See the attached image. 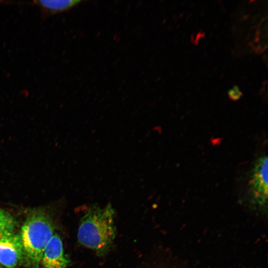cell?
<instances>
[{
	"mask_svg": "<svg viewBox=\"0 0 268 268\" xmlns=\"http://www.w3.org/2000/svg\"><path fill=\"white\" fill-rule=\"evenodd\" d=\"M115 210L110 203L103 208L89 207L81 218L77 237L83 246L93 250L97 255L107 254L116 236Z\"/></svg>",
	"mask_w": 268,
	"mask_h": 268,
	"instance_id": "cell-1",
	"label": "cell"
},
{
	"mask_svg": "<svg viewBox=\"0 0 268 268\" xmlns=\"http://www.w3.org/2000/svg\"><path fill=\"white\" fill-rule=\"evenodd\" d=\"M54 230L51 219L44 212L34 211L28 216L22 228L20 239L23 253L33 267L37 268L42 262Z\"/></svg>",
	"mask_w": 268,
	"mask_h": 268,
	"instance_id": "cell-2",
	"label": "cell"
},
{
	"mask_svg": "<svg viewBox=\"0 0 268 268\" xmlns=\"http://www.w3.org/2000/svg\"><path fill=\"white\" fill-rule=\"evenodd\" d=\"M23 254L21 239L18 236L10 235L0 239V263L6 267H15Z\"/></svg>",
	"mask_w": 268,
	"mask_h": 268,
	"instance_id": "cell-3",
	"label": "cell"
},
{
	"mask_svg": "<svg viewBox=\"0 0 268 268\" xmlns=\"http://www.w3.org/2000/svg\"><path fill=\"white\" fill-rule=\"evenodd\" d=\"M43 268H65L69 261L64 254L60 237L53 235L45 249L42 260Z\"/></svg>",
	"mask_w": 268,
	"mask_h": 268,
	"instance_id": "cell-4",
	"label": "cell"
},
{
	"mask_svg": "<svg viewBox=\"0 0 268 268\" xmlns=\"http://www.w3.org/2000/svg\"><path fill=\"white\" fill-rule=\"evenodd\" d=\"M268 157L263 156L256 162L250 183L253 192L260 203H264L268 197Z\"/></svg>",
	"mask_w": 268,
	"mask_h": 268,
	"instance_id": "cell-5",
	"label": "cell"
},
{
	"mask_svg": "<svg viewBox=\"0 0 268 268\" xmlns=\"http://www.w3.org/2000/svg\"><path fill=\"white\" fill-rule=\"evenodd\" d=\"M81 1L79 0H40L37 2L51 12H58L69 9Z\"/></svg>",
	"mask_w": 268,
	"mask_h": 268,
	"instance_id": "cell-6",
	"label": "cell"
},
{
	"mask_svg": "<svg viewBox=\"0 0 268 268\" xmlns=\"http://www.w3.org/2000/svg\"><path fill=\"white\" fill-rule=\"evenodd\" d=\"M228 95L230 99L236 101L241 97L243 93L237 85H234L228 90Z\"/></svg>",
	"mask_w": 268,
	"mask_h": 268,
	"instance_id": "cell-7",
	"label": "cell"
},
{
	"mask_svg": "<svg viewBox=\"0 0 268 268\" xmlns=\"http://www.w3.org/2000/svg\"><path fill=\"white\" fill-rule=\"evenodd\" d=\"M4 236H5L1 232H0V239Z\"/></svg>",
	"mask_w": 268,
	"mask_h": 268,
	"instance_id": "cell-8",
	"label": "cell"
},
{
	"mask_svg": "<svg viewBox=\"0 0 268 268\" xmlns=\"http://www.w3.org/2000/svg\"><path fill=\"white\" fill-rule=\"evenodd\" d=\"M0 268H1L0 267Z\"/></svg>",
	"mask_w": 268,
	"mask_h": 268,
	"instance_id": "cell-9",
	"label": "cell"
}]
</instances>
